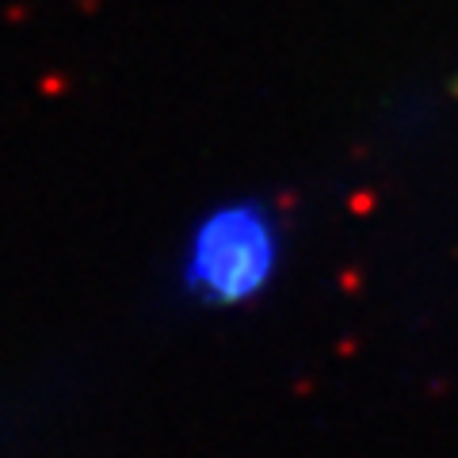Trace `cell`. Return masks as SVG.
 I'll use <instances>...</instances> for the list:
<instances>
[{
	"mask_svg": "<svg viewBox=\"0 0 458 458\" xmlns=\"http://www.w3.org/2000/svg\"><path fill=\"white\" fill-rule=\"evenodd\" d=\"M283 264V229L264 203L241 199L207 210L191 225L176 264L188 306L245 310L271 291Z\"/></svg>",
	"mask_w": 458,
	"mask_h": 458,
	"instance_id": "cell-1",
	"label": "cell"
}]
</instances>
